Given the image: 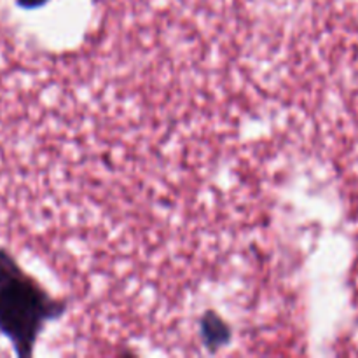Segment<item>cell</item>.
<instances>
[{
  "instance_id": "cell-2",
  "label": "cell",
  "mask_w": 358,
  "mask_h": 358,
  "mask_svg": "<svg viewBox=\"0 0 358 358\" xmlns=\"http://www.w3.org/2000/svg\"><path fill=\"white\" fill-rule=\"evenodd\" d=\"M199 338L203 346L210 352H219L222 346H227L233 339V331L224 318L215 311H206L199 320Z\"/></svg>"
},
{
  "instance_id": "cell-1",
  "label": "cell",
  "mask_w": 358,
  "mask_h": 358,
  "mask_svg": "<svg viewBox=\"0 0 358 358\" xmlns=\"http://www.w3.org/2000/svg\"><path fill=\"white\" fill-rule=\"evenodd\" d=\"M69 310L28 275L6 247H0V334L17 357L34 355L45 325L59 320Z\"/></svg>"
},
{
  "instance_id": "cell-3",
  "label": "cell",
  "mask_w": 358,
  "mask_h": 358,
  "mask_svg": "<svg viewBox=\"0 0 358 358\" xmlns=\"http://www.w3.org/2000/svg\"><path fill=\"white\" fill-rule=\"evenodd\" d=\"M48 2H51V0H16L17 6H20L21 9H27V10L41 9V7H44Z\"/></svg>"
}]
</instances>
